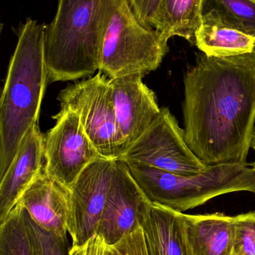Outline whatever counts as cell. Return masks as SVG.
I'll return each mask as SVG.
<instances>
[{
	"label": "cell",
	"instance_id": "cell-3",
	"mask_svg": "<svg viewBox=\"0 0 255 255\" xmlns=\"http://www.w3.org/2000/svg\"><path fill=\"white\" fill-rule=\"evenodd\" d=\"M102 0H58L55 17L45 25L48 82L88 77L100 70Z\"/></svg>",
	"mask_w": 255,
	"mask_h": 255
},
{
	"label": "cell",
	"instance_id": "cell-22",
	"mask_svg": "<svg viewBox=\"0 0 255 255\" xmlns=\"http://www.w3.org/2000/svg\"><path fill=\"white\" fill-rule=\"evenodd\" d=\"M162 0H129L136 16L144 25L157 27V18Z\"/></svg>",
	"mask_w": 255,
	"mask_h": 255
},
{
	"label": "cell",
	"instance_id": "cell-19",
	"mask_svg": "<svg viewBox=\"0 0 255 255\" xmlns=\"http://www.w3.org/2000/svg\"><path fill=\"white\" fill-rule=\"evenodd\" d=\"M203 13L255 38V0H204Z\"/></svg>",
	"mask_w": 255,
	"mask_h": 255
},
{
	"label": "cell",
	"instance_id": "cell-21",
	"mask_svg": "<svg viewBox=\"0 0 255 255\" xmlns=\"http://www.w3.org/2000/svg\"><path fill=\"white\" fill-rule=\"evenodd\" d=\"M28 215L37 255H69V247L67 235L59 236L40 229Z\"/></svg>",
	"mask_w": 255,
	"mask_h": 255
},
{
	"label": "cell",
	"instance_id": "cell-5",
	"mask_svg": "<svg viewBox=\"0 0 255 255\" xmlns=\"http://www.w3.org/2000/svg\"><path fill=\"white\" fill-rule=\"evenodd\" d=\"M125 163L135 182L150 202L179 212L227 193H255V169L248 165H209L202 173L181 175L142 163Z\"/></svg>",
	"mask_w": 255,
	"mask_h": 255
},
{
	"label": "cell",
	"instance_id": "cell-23",
	"mask_svg": "<svg viewBox=\"0 0 255 255\" xmlns=\"http://www.w3.org/2000/svg\"><path fill=\"white\" fill-rule=\"evenodd\" d=\"M119 255H148L143 232L139 228L115 245Z\"/></svg>",
	"mask_w": 255,
	"mask_h": 255
},
{
	"label": "cell",
	"instance_id": "cell-15",
	"mask_svg": "<svg viewBox=\"0 0 255 255\" xmlns=\"http://www.w3.org/2000/svg\"><path fill=\"white\" fill-rule=\"evenodd\" d=\"M186 232L194 255H232L235 217L223 214H184Z\"/></svg>",
	"mask_w": 255,
	"mask_h": 255
},
{
	"label": "cell",
	"instance_id": "cell-6",
	"mask_svg": "<svg viewBox=\"0 0 255 255\" xmlns=\"http://www.w3.org/2000/svg\"><path fill=\"white\" fill-rule=\"evenodd\" d=\"M61 109L79 116L87 136L101 157L118 160L125 151L115 116L112 88L107 76H95L76 82L61 91Z\"/></svg>",
	"mask_w": 255,
	"mask_h": 255
},
{
	"label": "cell",
	"instance_id": "cell-1",
	"mask_svg": "<svg viewBox=\"0 0 255 255\" xmlns=\"http://www.w3.org/2000/svg\"><path fill=\"white\" fill-rule=\"evenodd\" d=\"M185 139L208 165H248L255 122V50L204 55L184 78Z\"/></svg>",
	"mask_w": 255,
	"mask_h": 255
},
{
	"label": "cell",
	"instance_id": "cell-16",
	"mask_svg": "<svg viewBox=\"0 0 255 255\" xmlns=\"http://www.w3.org/2000/svg\"><path fill=\"white\" fill-rule=\"evenodd\" d=\"M195 43L208 56H236L255 50V37L224 25L209 13H203Z\"/></svg>",
	"mask_w": 255,
	"mask_h": 255
},
{
	"label": "cell",
	"instance_id": "cell-7",
	"mask_svg": "<svg viewBox=\"0 0 255 255\" xmlns=\"http://www.w3.org/2000/svg\"><path fill=\"white\" fill-rule=\"evenodd\" d=\"M119 160L148 165L181 175L202 173L209 165L189 146L184 130L167 108H163L148 130Z\"/></svg>",
	"mask_w": 255,
	"mask_h": 255
},
{
	"label": "cell",
	"instance_id": "cell-17",
	"mask_svg": "<svg viewBox=\"0 0 255 255\" xmlns=\"http://www.w3.org/2000/svg\"><path fill=\"white\" fill-rule=\"evenodd\" d=\"M204 0H162L156 29L168 39L174 36L196 41L203 16Z\"/></svg>",
	"mask_w": 255,
	"mask_h": 255
},
{
	"label": "cell",
	"instance_id": "cell-10",
	"mask_svg": "<svg viewBox=\"0 0 255 255\" xmlns=\"http://www.w3.org/2000/svg\"><path fill=\"white\" fill-rule=\"evenodd\" d=\"M150 202L132 177L127 163L115 160L113 173L97 235L113 247L140 228L139 217Z\"/></svg>",
	"mask_w": 255,
	"mask_h": 255
},
{
	"label": "cell",
	"instance_id": "cell-4",
	"mask_svg": "<svg viewBox=\"0 0 255 255\" xmlns=\"http://www.w3.org/2000/svg\"><path fill=\"white\" fill-rule=\"evenodd\" d=\"M101 72L109 79L145 76L160 67L169 39L139 21L129 0H102Z\"/></svg>",
	"mask_w": 255,
	"mask_h": 255
},
{
	"label": "cell",
	"instance_id": "cell-8",
	"mask_svg": "<svg viewBox=\"0 0 255 255\" xmlns=\"http://www.w3.org/2000/svg\"><path fill=\"white\" fill-rule=\"evenodd\" d=\"M53 118L55 126L43 135V167L49 176L69 188L84 169L101 156L75 112L61 109Z\"/></svg>",
	"mask_w": 255,
	"mask_h": 255
},
{
	"label": "cell",
	"instance_id": "cell-11",
	"mask_svg": "<svg viewBox=\"0 0 255 255\" xmlns=\"http://www.w3.org/2000/svg\"><path fill=\"white\" fill-rule=\"evenodd\" d=\"M143 77L135 74L109 79L124 152L148 130L161 111L155 94L142 82Z\"/></svg>",
	"mask_w": 255,
	"mask_h": 255
},
{
	"label": "cell",
	"instance_id": "cell-9",
	"mask_svg": "<svg viewBox=\"0 0 255 255\" xmlns=\"http://www.w3.org/2000/svg\"><path fill=\"white\" fill-rule=\"evenodd\" d=\"M115 160L98 157L69 187L70 217L68 233L73 246L83 245L97 235L113 173Z\"/></svg>",
	"mask_w": 255,
	"mask_h": 255
},
{
	"label": "cell",
	"instance_id": "cell-13",
	"mask_svg": "<svg viewBox=\"0 0 255 255\" xmlns=\"http://www.w3.org/2000/svg\"><path fill=\"white\" fill-rule=\"evenodd\" d=\"M43 166V135L37 124L22 138L7 172L0 178V223L16 205Z\"/></svg>",
	"mask_w": 255,
	"mask_h": 255
},
{
	"label": "cell",
	"instance_id": "cell-24",
	"mask_svg": "<svg viewBox=\"0 0 255 255\" xmlns=\"http://www.w3.org/2000/svg\"><path fill=\"white\" fill-rule=\"evenodd\" d=\"M106 249L104 239L97 235L83 245L72 246L69 255H106Z\"/></svg>",
	"mask_w": 255,
	"mask_h": 255
},
{
	"label": "cell",
	"instance_id": "cell-26",
	"mask_svg": "<svg viewBox=\"0 0 255 255\" xmlns=\"http://www.w3.org/2000/svg\"><path fill=\"white\" fill-rule=\"evenodd\" d=\"M251 166H252V167L254 168V169H255V161L254 162V163H252Z\"/></svg>",
	"mask_w": 255,
	"mask_h": 255
},
{
	"label": "cell",
	"instance_id": "cell-18",
	"mask_svg": "<svg viewBox=\"0 0 255 255\" xmlns=\"http://www.w3.org/2000/svg\"><path fill=\"white\" fill-rule=\"evenodd\" d=\"M0 255H37L26 211L18 202L0 223Z\"/></svg>",
	"mask_w": 255,
	"mask_h": 255
},
{
	"label": "cell",
	"instance_id": "cell-12",
	"mask_svg": "<svg viewBox=\"0 0 255 255\" xmlns=\"http://www.w3.org/2000/svg\"><path fill=\"white\" fill-rule=\"evenodd\" d=\"M18 203L43 230L59 236H66L68 233L70 189L49 176L44 167L21 196Z\"/></svg>",
	"mask_w": 255,
	"mask_h": 255
},
{
	"label": "cell",
	"instance_id": "cell-25",
	"mask_svg": "<svg viewBox=\"0 0 255 255\" xmlns=\"http://www.w3.org/2000/svg\"><path fill=\"white\" fill-rule=\"evenodd\" d=\"M250 147L253 148L255 151V126L253 129V135H252L251 142H250Z\"/></svg>",
	"mask_w": 255,
	"mask_h": 255
},
{
	"label": "cell",
	"instance_id": "cell-14",
	"mask_svg": "<svg viewBox=\"0 0 255 255\" xmlns=\"http://www.w3.org/2000/svg\"><path fill=\"white\" fill-rule=\"evenodd\" d=\"M139 225L148 255H194L182 212L148 202L141 213Z\"/></svg>",
	"mask_w": 255,
	"mask_h": 255
},
{
	"label": "cell",
	"instance_id": "cell-2",
	"mask_svg": "<svg viewBox=\"0 0 255 255\" xmlns=\"http://www.w3.org/2000/svg\"><path fill=\"white\" fill-rule=\"evenodd\" d=\"M45 25L28 18L10 58L0 101V178L7 172L22 138L37 124L48 82Z\"/></svg>",
	"mask_w": 255,
	"mask_h": 255
},
{
	"label": "cell",
	"instance_id": "cell-20",
	"mask_svg": "<svg viewBox=\"0 0 255 255\" xmlns=\"http://www.w3.org/2000/svg\"><path fill=\"white\" fill-rule=\"evenodd\" d=\"M232 255H255V212L235 217Z\"/></svg>",
	"mask_w": 255,
	"mask_h": 255
}]
</instances>
